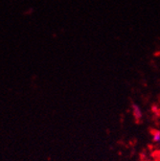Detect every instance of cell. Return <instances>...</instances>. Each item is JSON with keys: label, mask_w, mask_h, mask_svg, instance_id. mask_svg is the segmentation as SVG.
I'll return each mask as SVG.
<instances>
[{"label": "cell", "mask_w": 160, "mask_h": 161, "mask_svg": "<svg viewBox=\"0 0 160 161\" xmlns=\"http://www.w3.org/2000/svg\"><path fill=\"white\" fill-rule=\"evenodd\" d=\"M131 112H132V115L134 117V119L136 121H140L142 119L143 117V112L141 110V108H140V107L137 105V104H132L131 105Z\"/></svg>", "instance_id": "cell-1"}, {"label": "cell", "mask_w": 160, "mask_h": 161, "mask_svg": "<svg viewBox=\"0 0 160 161\" xmlns=\"http://www.w3.org/2000/svg\"><path fill=\"white\" fill-rule=\"evenodd\" d=\"M152 140L156 145H160V130H153L152 131Z\"/></svg>", "instance_id": "cell-2"}, {"label": "cell", "mask_w": 160, "mask_h": 161, "mask_svg": "<svg viewBox=\"0 0 160 161\" xmlns=\"http://www.w3.org/2000/svg\"><path fill=\"white\" fill-rule=\"evenodd\" d=\"M159 161H160V149H159Z\"/></svg>", "instance_id": "cell-3"}]
</instances>
